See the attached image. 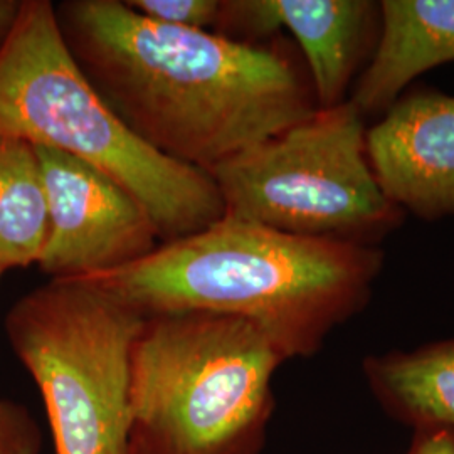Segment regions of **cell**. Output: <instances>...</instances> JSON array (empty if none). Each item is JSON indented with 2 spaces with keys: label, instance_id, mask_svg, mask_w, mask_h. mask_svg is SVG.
Here are the masks:
<instances>
[{
  "label": "cell",
  "instance_id": "3957f363",
  "mask_svg": "<svg viewBox=\"0 0 454 454\" xmlns=\"http://www.w3.org/2000/svg\"><path fill=\"white\" fill-rule=\"evenodd\" d=\"M0 137L97 167L145 207L162 243L226 215L211 174L146 145L98 95L69 54L49 0H22L0 49Z\"/></svg>",
  "mask_w": 454,
  "mask_h": 454
},
{
  "label": "cell",
  "instance_id": "9a60e30c",
  "mask_svg": "<svg viewBox=\"0 0 454 454\" xmlns=\"http://www.w3.org/2000/svg\"><path fill=\"white\" fill-rule=\"evenodd\" d=\"M404 454H454V433L439 427L414 429Z\"/></svg>",
  "mask_w": 454,
  "mask_h": 454
},
{
  "label": "cell",
  "instance_id": "9c48e42d",
  "mask_svg": "<svg viewBox=\"0 0 454 454\" xmlns=\"http://www.w3.org/2000/svg\"><path fill=\"white\" fill-rule=\"evenodd\" d=\"M365 145L395 207L427 223L454 217V97L407 91L367 130Z\"/></svg>",
  "mask_w": 454,
  "mask_h": 454
},
{
  "label": "cell",
  "instance_id": "8992f818",
  "mask_svg": "<svg viewBox=\"0 0 454 454\" xmlns=\"http://www.w3.org/2000/svg\"><path fill=\"white\" fill-rule=\"evenodd\" d=\"M364 120L347 99L215 167L227 215L296 236L379 246L406 214L375 180Z\"/></svg>",
  "mask_w": 454,
  "mask_h": 454
},
{
  "label": "cell",
  "instance_id": "52a82bcc",
  "mask_svg": "<svg viewBox=\"0 0 454 454\" xmlns=\"http://www.w3.org/2000/svg\"><path fill=\"white\" fill-rule=\"evenodd\" d=\"M48 195V239L39 268L51 279H82L152 254L160 234L145 207L116 180L51 146H34Z\"/></svg>",
  "mask_w": 454,
  "mask_h": 454
},
{
  "label": "cell",
  "instance_id": "2e32d148",
  "mask_svg": "<svg viewBox=\"0 0 454 454\" xmlns=\"http://www.w3.org/2000/svg\"><path fill=\"white\" fill-rule=\"evenodd\" d=\"M22 0H0V49L16 24Z\"/></svg>",
  "mask_w": 454,
  "mask_h": 454
},
{
  "label": "cell",
  "instance_id": "277c9868",
  "mask_svg": "<svg viewBox=\"0 0 454 454\" xmlns=\"http://www.w3.org/2000/svg\"><path fill=\"white\" fill-rule=\"evenodd\" d=\"M283 362L238 317H145L131 352L129 454L262 453Z\"/></svg>",
  "mask_w": 454,
  "mask_h": 454
},
{
  "label": "cell",
  "instance_id": "30bf717a",
  "mask_svg": "<svg viewBox=\"0 0 454 454\" xmlns=\"http://www.w3.org/2000/svg\"><path fill=\"white\" fill-rule=\"evenodd\" d=\"M380 11L377 48L348 98L364 116L386 114L411 82L454 63V0H380Z\"/></svg>",
  "mask_w": 454,
  "mask_h": 454
},
{
  "label": "cell",
  "instance_id": "5b68a950",
  "mask_svg": "<svg viewBox=\"0 0 454 454\" xmlns=\"http://www.w3.org/2000/svg\"><path fill=\"white\" fill-rule=\"evenodd\" d=\"M145 317L84 279H51L5 317L54 454H129L131 352Z\"/></svg>",
  "mask_w": 454,
  "mask_h": 454
},
{
  "label": "cell",
  "instance_id": "5bb4252c",
  "mask_svg": "<svg viewBox=\"0 0 454 454\" xmlns=\"http://www.w3.org/2000/svg\"><path fill=\"white\" fill-rule=\"evenodd\" d=\"M41 450L43 433L31 412L12 401L0 399V454H41Z\"/></svg>",
  "mask_w": 454,
  "mask_h": 454
},
{
  "label": "cell",
  "instance_id": "7c38bea8",
  "mask_svg": "<svg viewBox=\"0 0 454 454\" xmlns=\"http://www.w3.org/2000/svg\"><path fill=\"white\" fill-rule=\"evenodd\" d=\"M48 229V195L35 148L0 137V270L37 264Z\"/></svg>",
  "mask_w": 454,
  "mask_h": 454
},
{
  "label": "cell",
  "instance_id": "7a4b0ae2",
  "mask_svg": "<svg viewBox=\"0 0 454 454\" xmlns=\"http://www.w3.org/2000/svg\"><path fill=\"white\" fill-rule=\"evenodd\" d=\"M384 264L379 246L296 236L226 214L130 266L82 279L144 317L243 318L292 360L317 356L333 330L367 309Z\"/></svg>",
  "mask_w": 454,
  "mask_h": 454
},
{
  "label": "cell",
  "instance_id": "8fae6325",
  "mask_svg": "<svg viewBox=\"0 0 454 454\" xmlns=\"http://www.w3.org/2000/svg\"><path fill=\"white\" fill-rule=\"evenodd\" d=\"M362 373L390 419L411 431L439 427L454 433V337L367 356Z\"/></svg>",
  "mask_w": 454,
  "mask_h": 454
},
{
  "label": "cell",
  "instance_id": "4fadbf2b",
  "mask_svg": "<svg viewBox=\"0 0 454 454\" xmlns=\"http://www.w3.org/2000/svg\"><path fill=\"white\" fill-rule=\"evenodd\" d=\"M135 12L148 20L185 27L211 31L217 24L221 0H125Z\"/></svg>",
  "mask_w": 454,
  "mask_h": 454
},
{
  "label": "cell",
  "instance_id": "ba28073f",
  "mask_svg": "<svg viewBox=\"0 0 454 454\" xmlns=\"http://www.w3.org/2000/svg\"><path fill=\"white\" fill-rule=\"evenodd\" d=\"M382 27L373 0H221L214 33L260 44L288 31L303 54L320 108L345 103Z\"/></svg>",
  "mask_w": 454,
  "mask_h": 454
},
{
  "label": "cell",
  "instance_id": "6da1fadb",
  "mask_svg": "<svg viewBox=\"0 0 454 454\" xmlns=\"http://www.w3.org/2000/svg\"><path fill=\"white\" fill-rule=\"evenodd\" d=\"M69 54L146 145L211 174L320 110L283 39L249 44L148 20L125 0L54 5Z\"/></svg>",
  "mask_w": 454,
  "mask_h": 454
}]
</instances>
